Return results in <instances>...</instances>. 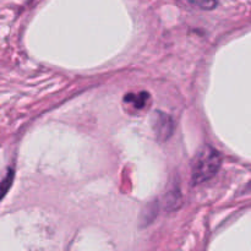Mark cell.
Segmentation results:
<instances>
[{
	"instance_id": "obj_3",
	"label": "cell",
	"mask_w": 251,
	"mask_h": 251,
	"mask_svg": "<svg viewBox=\"0 0 251 251\" xmlns=\"http://www.w3.org/2000/svg\"><path fill=\"white\" fill-rule=\"evenodd\" d=\"M150 93L139 92V93H127L124 97V107L129 113H139L146 109L150 105Z\"/></svg>"
},
{
	"instance_id": "obj_5",
	"label": "cell",
	"mask_w": 251,
	"mask_h": 251,
	"mask_svg": "<svg viewBox=\"0 0 251 251\" xmlns=\"http://www.w3.org/2000/svg\"><path fill=\"white\" fill-rule=\"evenodd\" d=\"M180 1L200 10H213L218 4V0H180Z\"/></svg>"
},
{
	"instance_id": "obj_2",
	"label": "cell",
	"mask_w": 251,
	"mask_h": 251,
	"mask_svg": "<svg viewBox=\"0 0 251 251\" xmlns=\"http://www.w3.org/2000/svg\"><path fill=\"white\" fill-rule=\"evenodd\" d=\"M151 126L156 137L161 141H166L173 135L174 122L168 114L162 112H156L152 115Z\"/></svg>"
},
{
	"instance_id": "obj_6",
	"label": "cell",
	"mask_w": 251,
	"mask_h": 251,
	"mask_svg": "<svg viewBox=\"0 0 251 251\" xmlns=\"http://www.w3.org/2000/svg\"><path fill=\"white\" fill-rule=\"evenodd\" d=\"M12 176H14V172H12V171H7L6 176H5L4 180H2V185H1L2 195H5V194H6V191H7V186L11 185Z\"/></svg>"
},
{
	"instance_id": "obj_1",
	"label": "cell",
	"mask_w": 251,
	"mask_h": 251,
	"mask_svg": "<svg viewBox=\"0 0 251 251\" xmlns=\"http://www.w3.org/2000/svg\"><path fill=\"white\" fill-rule=\"evenodd\" d=\"M222 158L215 149L206 146L196 154L191 169V181L194 185L205 183L217 174L220 171Z\"/></svg>"
},
{
	"instance_id": "obj_4",
	"label": "cell",
	"mask_w": 251,
	"mask_h": 251,
	"mask_svg": "<svg viewBox=\"0 0 251 251\" xmlns=\"http://www.w3.org/2000/svg\"><path fill=\"white\" fill-rule=\"evenodd\" d=\"M166 203V207L168 210H176V208H178L179 203H180V191H179L178 186H174L173 189H171L167 193Z\"/></svg>"
}]
</instances>
